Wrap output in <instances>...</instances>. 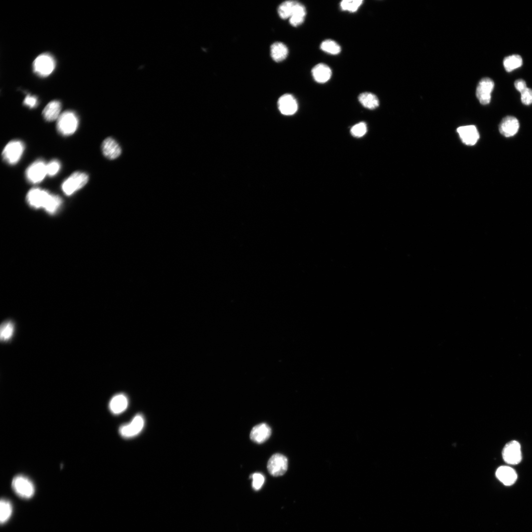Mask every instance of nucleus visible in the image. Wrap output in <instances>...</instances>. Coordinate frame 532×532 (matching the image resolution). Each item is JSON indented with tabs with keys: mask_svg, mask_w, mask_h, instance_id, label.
Returning <instances> with one entry per match:
<instances>
[{
	"mask_svg": "<svg viewBox=\"0 0 532 532\" xmlns=\"http://www.w3.org/2000/svg\"><path fill=\"white\" fill-rule=\"evenodd\" d=\"M89 180V176L83 172L73 173L62 184V189L67 196H70L84 187Z\"/></svg>",
	"mask_w": 532,
	"mask_h": 532,
	"instance_id": "obj_3",
	"label": "nucleus"
},
{
	"mask_svg": "<svg viewBox=\"0 0 532 532\" xmlns=\"http://www.w3.org/2000/svg\"><path fill=\"white\" fill-rule=\"evenodd\" d=\"M312 74L317 83L324 84L331 78L332 70L327 65L320 63L316 65L312 69Z\"/></svg>",
	"mask_w": 532,
	"mask_h": 532,
	"instance_id": "obj_19",
	"label": "nucleus"
},
{
	"mask_svg": "<svg viewBox=\"0 0 532 532\" xmlns=\"http://www.w3.org/2000/svg\"><path fill=\"white\" fill-rule=\"evenodd\" d=\"M320 49L323 52L332 55H337L341 52L340 46L332 39L323 41L320 45Z\"/></svg>",
	"mask_w": 532,
	"mask_h": 532,
	"instance_id": "obj_26",
	"label": "nucleus"
},
{
	"mask_svg": "<svg viewBox=\"0 0 532 532\" xmlns=\"http://www.w3.org/2000/svg\"><path fill=\"white\" fill-rule=\"evenodd\" d=\"M12 486L16 494L24 499H31L35 493V487L33 482L23 475L15 477L13 479Z\"/></svg>",
	"mask_w": 532,
	"mask_h": 532,
	"instance_id": "obj_2",
	"label": "nucleus"
},
{
	"mask_svg": "<svg viewBox=\"0 0 532 532\" xmlns=\"http://www.w3.org/2000/svg\"><path fill=\"white\" fill-rule=\"evenodd\" d=\"M358 100L362 105L369 110H374L379 106L380 102L378 98L375 94L370 92H364L361 94Z\"/></svg>",
	"mask_w": 532,
	"mask_h": 532,
	"instance_id": "obj_23",
	"label": "nucleus"
},
{
	"mask_svg": "<svg viewBox=\"0 0 532 532\" xmlns=\"http://www.w3.org/2000/svg\"><path fill=\"white\" fill-rule=\"evenodd\" d=\"M494 88V81L491 78H483L479 81L476 95L481 104L486 105L490 103Z\"/></svg>",
	"mask_w": 532,
	"mask_h": 532,
	"instance_id": "obj_10",
	"label": "nucleus"
},
{
	"mask_svg": "<svg viewBox=\"0 0 532 532\" xmlns=\"http://www.w3.org/2000/svg\"><path fill=\"white\" fill-rule=\"evenodd\" d=\"M519 127V123L516 118L508 116L501 121L499 126V131L506 137H512L517 134Z\"/></svg>",
	"mask_w": 532,
	"mask_h": 532,
	"instance_id": "obj_13",
	"label": "nucleus"
},
{
	"mask_svg": "<svg viewBox=\"0 0 532 532\" xmlns=\"http://www.w3.org/2000/svg\"><path fill=\"white\" fill-rule=\"evenodd\" d=\"M61 110V104L59 101H53L49 103L43 110L44 118L49 122L58 119Z\"/></svg>",
	"mask_w": 532,
	"mask_h": 532,
	"instance_id": "obj_20",
	"label": "nucleus"
},
{
	"mask_svg": "<svg viewBox=\"0 0 532 532\" xmlns=\"http://www.w3.org/2000/svg\"><path fill=\"white\" fill-rule=\"evenodd\" d=\"M296 2L294 1H288L282 3L278 9L279 17L283 19L290 18Z\"/></svg>",
	"mask_w": 532,
	"mask_h": 532,
	"instance_id": "obj_27",
	"label": "nucleus"
},
{
	"mask_svg": "<svg viewBox=\"0 0 532 532\" xmlns=\"http://www.w3.org/2000/svg\"><path fill=\"white\" fill-rule=\"evenodd\" d=\"M128 399L126 395L119 394L115 395L110 400L109 407L111 413L119 415L124 412L128 406Z\"/></svg>",
	"mask_w": 532,
	"mask_h": 532,
	"instance_id": "obj_16",
	"label": "nucleus"
},
{
	"mask_svg": "<svg viewBox=\"0 0 532 532\" xmlns=\"http://www.w3.org/2000/svg\"><path fill=\"white\" fill-rule=\"evenodd\" d=\"M267 468L270 474L274 477L282 476L288 470V460L282 455L275 454L270 459Z\"/></svg>",
	"mask_w": 532,
	"mask_h": 532,
	"instance_id": "obj_11",
	"label": "nucleus"
},
{
	"mask_svg": "<svg viewBox=\"0 0 532 532\" xmlns=\"http://www.w3.org/2000/svg\"><path fill=\"white\" fill-rule=\"evenodd\" d=\"M104 155L110 160L118 158L122 153V149L119 144L112 138H106L102 145Z\"/></svg>",
	"mask_w": 532,
	"mask_h": 532,
	"instance_id": "obj_15",
	"label": "nucleus"
},
{
	"mask_svg": "<svg viewBox=\"0 0 532 532\" xmlns=\"http://www.w3.org/2000/svg\"><path fill=\"white\" fill-rule=\"evenodd\" d=\"M514 86L520 93L527 88L526 82L522 79L516 80L514 83Z\"/></svg>",
	"mask_w": 532,
	"mask_h": 532,
	"instance_id": "obj_36",
	"label": "nucleus"
},
{
	"mask_svg": "<svg viewBox=\"0 0 532 532\" xmlns=\"http://www.w3.org/2000/svg\"><path fill=\"white\" fill-rule=\"evenodd\" d=\"M23 103L24 105L30 108H33L37 106V97L35 96L28 95L25 98Z\"/></svg>",
	"mask_w": 532,
	"mask_h": 532,
	"instance_id": "obj_35",
	"label": "nucleus"
},
{
	"mask_svg": "<svg viewBox=\"0 0 532 532\" xmlns=\"http://www.w3.org/2000/svg\"><path fill=\"white\" fill-rule=\"evenodd\" d=\"M502 456L504 460L510 465H517L522 460L521 445L516 440L507 443L504 446Z\"/></svg>",
	"mask_w": 532,
	"mask_h": 532,
	"instance_id": "obj_9",
	"label": "nucleus"
},
{
	"mask_svg": "<svg viewBox=\"0 0 532 532\" xmlns=\"http://www.w3.org/2000/svg\"><path fill=\"white\" fill-rule=\"evenodd\" d=\"M521 100L525 105L528 106L532 104V90L527 88L521 92Z\"/></svg>",
	"mask_w": 532,
	"mask_h": 532,
	"instance_id": "obj_34",
	"label": "nucleus"
},
{
	"mask_svg": "<svg viewBox=\"0 0 532 532\" xmlns=\"http://www.w3.org/2000/svg\"><path fill=\"white\" fill-rule=\"evenodd\" d=\"M497 478L505 485L511 486L516 481L517 475L515 471L509 466L500 467L496 471Z\"/></svg>",
	"mask_w": 532,
	"mask_h": 532,
	"instance_id": "obj_18",
	"label": "nucleus"
},
{
	"mask_svg": "<svg viewBox=\"0 0 532 532\" xmlns=\"http://www.w3.org/2000/svg\"><path fill=\"white\" fill-rule=\"evenodd\" d=\"M78 124L79 120L77 115L73 111H66L58 118L57 130L63 136H70L76 131Z\"/></svg>",
	"mask_w": 532,
	"mask_h": 532,
	"instance_id": "obj_1",
	"label": "nucleus"
},
{
	"mask_svg": "<svg viewBox=\"0 0 532 532\" xmlns=\"http://www.w3.org/2000/svg\"><path fill=\"white\" fill-rule=\"evenodd\" d=\"M271 433L270 426L266 423H261L253 428L251 432L250 438L253 441L260 444L267 440Z\"/></svg>",
	"mask_w": 532,
	"mask_h": 532,
	"instance_id": "obj_17",
	"label": "nucleus"
},
{
	"mask_svg": "<svg viewBox=\"0 0 532 532\" xmlns=\"http://www.w3.org/2000/svg\"><path fill=\"white\" fill-rule=\"evenodd\" d=\"M25 175L31 183L37 184L42 182L48 175L47 164L42 160L36 161L28 167Z\"/></svg>",
	"mask_w": 532,
	"mask_h": 532,
	"instance_id": "obj_6",
	"label": "nucleus"
},
{
	"mask_svg": "<svg viewBox=\"0 0 532 532\" xmlns=\"http://www.w3.org/2000/svg\"><path fill=\"white\" fill-rule=\"evenodd\" d=\"M14 331L15 326L14 323L10 321H6L1 326L0 338L2 341H8L12 338Z\"/></svg>",
	"mask_w": 532,
	"mask_h": 532,
	"instance_id": "obj_28",
	"label": "nucleus"
},
{
	"mask_svg": "<svg viewBox=\"0 0 532 532\" xmlns=\"http://www.w3.org/2000/svg\"><path fill=\"white\" fill-rule=\"evenodd\" d=\"M24 150L25 145L22 142L12 141L5 147L2 152L3 159L9 165H15L19 161Z\"/></svg>",
	"mask_w": 532,
	"mask_h": 532,
	"instance_id": "obj_4",
	"label": "nucleus"
},
{
	"mask_svg": "<svg viewBox=\"0 0 532 532\" xmlns=\"http://www.w3.org/2000/svg\"><path fill=\"white\" fill-rule=\"evenodd\" d=\"M306 13V9L305 6L297 2L292 15L290 18L291 25L294 27H297L301 25L305 20Z\"/></svg>",
	"mask_w": 532,
	"mask_h": 532,
	"instance_id": "obj_21",
	"label": "nucleus"
},
{
	"mask_svg": "<svg viewBox=\"0 0 532 532\" xmlns=\"http://www.w3.org/2000/svg\"><path fill=\"white\" fill-rule=\"evenodd\" d=\"M62 202V201L60 197L52 194L45 210L50 214H54L59 209Z\"/></svg>",
	"mask_w": 532,
	"mask_h": 532,
	"instance_id": "obj_30",
	"label": "nucleus"
},
{
	"mask_svg": "<svg viewBox=\"0 0 532 532\" xmlns=\"http://www.w3.org/2000/svg\"><path fill=\"white\" fill-rule=\"evenodd\" d=\"M523 64L522 57L519 55H512L506 57L504 59L503 65L506 70L511 72L519 68Z\"/></svg>",
	"mask_w": 532,
	"mask_h": 532,
	"instance_id": "obj_25",
	"label": "nucleus"
},
{
	"mask_svg": "<svg viewBox=\"0 0 532 532\" xmlns=\"http://www.w3.org/2000/svg\"><path fill=\"white\" fill-rule=\"evenodd\" d=\"M278 107L281 113L286 115L295 114L298 110V103L294 96L284 94L279 99Z\"/></svg>",
	"mask_w": 532,
	"mask_h": 532,
	"instance_id": "obj_12",
	"label": "nucleus"
},
{
	"mask_svg": "<svg viewBox=\"0 0 532 532\" xmlns=\"http://www.w3.org/2000/svg\"><path fill=\"white\" fill-rule=\"evenodd\" d=\"M52 194L46 190L35 188L31 189L27 195V201L30 205L35 209H45Z\"/></svg>",
	"mask_w": 532,
	"mask_h": 532,
	"instance_id": "obj_7",
	"label": "nucleus"
},
{
	"mask_svg": "<svg viewBox=\"0 0 532 532\" xmlns=\"http://www.w3.org/2000/svg\"><path fill=\"white\" fill-rule=\"evenodd\" d=\"M458 132L463 143L468 146H474L479 139V134L476 127L467 126L458 129Z\"/></svg>",
	"mask_w": 532,
	"mask_h": 532,
	"instance_id": "obj_14",
	"label": "nucleus"
},
{
	"mask_svg": "<svg viewBox=\"0 0 532 532\" xmlns=\"http://www.w3.org/2000/svg\"><path fill=\"white\" fill-rule=\"evenodd\" d=\"M13 512V507L11 502L6 499H3L0 502V521L1 524L6 523L11 518Z\"/></svg>",
	"mask_w": 532,
	"mask_h": 532,
	"instance_id": "obj_24",
	"label": "nucleus"
},
{
	"mask_svg": "<svg viewBox=\"0 0 532 532\" xmlns=\"http://www.w3.org/2000/svg\"><path fill=\"white\" fill-rule=\"evenodd\" d=\"M145 424L142 415H137L131 422L120 427L119 432L125 438H131L138 435L143 430Z\"/></svg>",
	"mask_w": 532,
	"mask_h": 532,
	"instance_id": "obj_8",
	"label": "nucleus"
},
{
	"mask_svg": "<svg viewBox=\"0 0 532 532\" xmlns=\"http://www.w3.org/2000/svg\"><path fill=\"white\" fill-rule=\"evenodd\" d=\"M289 54V50L284 44L276 42L271 47V55L274 60L279 62L286 58Z\"/></svg>",
	"mask_w": 532,
	"mask_h": 532,
	"instance_id": "obj_22",
	"label": "nucleus"
},
{
	"mask_svg": "<svg viewBox=\"0 0 532 532\" xmlns=\"http://www.w3.org/2000/svg\"><path fill=\"white\" fill-rule=\"evenodd\" d=\"M61 165L59 161L53 160L47 164V173L50 177H54L58 174L60 170Z\"/></svg>",
	"mask_w": 532,
	"mask_h": 532,
	"instance_id": "obj_32",
	"label": "nucleus"
},
{
	"mask_svg": "<svg viewBox=\"0 0 532 532\" xmlns=\"http://www.w3.org/2000/svg\"><path fill=\"white\" fill-rule=\"evenodd\" d=\"M253 487L256 490L260 489L265 482L264 476L260 473H255L252 475Z\"/></svg>",
	"mask_w": 532,
	"mask_h": 532,
	"instance_id": "obj_33",
	"label": "nucleus"
},
{
	"mask_svg": "<svg viewBox=\"0 0 532 532\" xmlns=\"http://www.w3.org/2000/svg\"><path fill=\"white\" fill-rule=\"evenodd\" d=\"M34 72L39 76L50 75L55 68V62L50 55L44 54L37 56L33 62Z\"/></svg>",
	"mask_w": 532,
	"mask_h": 532,
	"instance_id": "obj_5",
	"label": "nucleus"
},
{
	"mask_svg": "<svg viewBox=\"0 0 532 532\" xmlns=\"http://www.w3.org/2000/svg\"><path fill=\"white\" fill-rule=\"evenodd\" d=\"M367 132V127L365 122H360L353 126L351 130V135L356 138H361L364 136Z\"/></svg>",
	"mask_w": 532,
	"mask_h": 532,
	"instance_id": "obj_31",
	"label": "nucleus"
},
{
	"mask_svg": "<svg viewBox=\"0 0 532 532\" xmlns=\"http://www.w3.org/2000/svg\"><path fill=\"white\" fill-rule=\"evenodd\" d=\"M363 3L362 0H344L341 2L340 6L343 11L354 13L358 10Z\"/></svg>",
	"mask_w": 532,
	"mask_h": 532,
	"instance_id": "obj_29",
	"label": "nucleus"
}]
</instances>
